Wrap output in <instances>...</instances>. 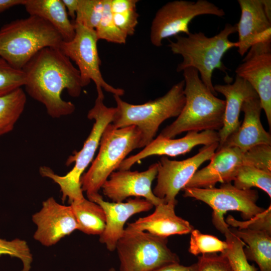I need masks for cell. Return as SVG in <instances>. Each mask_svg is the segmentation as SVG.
Returning a JSON list of instances; mask_svg holds the SVG:
<instances>
[{
	"instance_id": "23",
	"label": "cell",
	"mask_w": 271,
	"mask_h": 271,
	"mask_svg": "<svg viewBox=\"0 0 271 271\" xmlns=\"http://www.w3.org/2000/svg\"><path fill=\"white\" fill-rule=\"evenodd\" d=\"M30 16L38 17L49 23L68 42L75 35V26L69 18L62 0H26L23 5Z\"/></svg>"
},
{
	"instance_id": "30",
	"label": "cell",
	"mask_w": 271,
	"mask_h": 271,
	"mask_svg": "<svg viewBox=\"0 0 271 271\" xmlns=\"http://www.w3.org/2000/svg\"><path fill=\"white\" fill-rule=\"evenodd\" d=\"M228 247L226 241L215 236L202 233L198 229L191 232L189 252L194 255L224 252Z\"/></svg>"
},
{
	"instance_id": "34",
	"label": "cell",
	"mask_w": 271,
	"mask_h": 271,
	"mask_svg": "<svg viewBox=\"0 0 271 271\" xmlns=\"http://www.w3.org/2000/svg\"><path fill=\"white\" fill-rule=\"evenodd\" d=\"M225 221L229 226L234 228L263 230L271 233L270 205L263 212L249 220L240 221L229 215Z\"/></svg>"
},
{
	"instance_id": "10",
	"label": "cell",
	"mask_w": 271,
	"mask_h": 271,
	"mask_svg": "<svg viewBox=\"0 0 271 271\" xmlns=\"http://www.w3.org/2000/svg\"><path fill=\"white\" fill-rule=\"evenodd\" d=\"M204 15L222 17L225 13L206 0L168 2L158 10L152 22L150 35L151 43L159 47L165 39L180 33L189 35L191 33L189 28L190 22L196 17Z\"/></svg>"
},
{
	"instance_id": "9",
	"label": "cell",
	"mask_w": 271,
	"mask_h": 271,
	"mask_svg": "<svg viewBox=\"0 0 271 271\" xmlns=\"http://www.w3.org/2000/svg\"><path fill=\"white\" fill-rule=\"evenodd\" d=\"M182 190L184 197L202 201L212 209L213 224L222 233L229 227L224 218L227 211H238L243 220H247L265 210L256 204L258 198L257 191L239 189L231 182L222 183L219 188L185 187Z\"/></svg>"
},
{
	"instance_id": "5",
	"label": "cell",
	"mask_w": 271,
	"mask_h": 271,
	"mask_svg": "<svg viewBox=\"0 0 271 271\" xmlns=\"http://www.w3.org/2000/svg\"><path fill=\"white\" fill-rule=\"evenodd\" d=\"M184 86L182 80L163 96L141 104H130L114 95L116 106L111 123L116 128L136 126L141 133V148H144L154 140L163 122L181 112L185 103Z\"/></svg>"
},
{
	"instance_id": "26",
	"label": "cell",
	"mask_w": 271,
	"mask_h": 271,
	"mask_svg": "<svg viewBox=\"0 0 271 271\" xmlns=\"http://www.w3.org/2000/svg\"><path fill=\"white\" fill-rule=\"evenodd\" d=\"M26 101V95L22 87L0 95V137L13 129Z\"/></svg>"
},
{
	"instance_id": "40",
	"label": "cell",
	"mask_w": 271,
	"mask_h": 271,
	"mask_svg": "<svg viewBox=\"0 0 271 271\" xmlns=\"http://www.w3.org/2000/svg\"><path fill=\"white\" fill-rule=\"evenodd\" d=\"M62 1L66 9L68 16L74 20L78 7L79 0Z\"/></svg>"
},
{
	"instance_id": "3",
	"label": "cell",
	"mask_w": 271,
	"mask_h": 271,
	"mask_svg": "<svg viewBox=\"0 0 271 271\" xmlns=\"http://www.w3.org/2000/svg\"><path fill=\"white\" fill-rule=\"evenodd\" d=\"M236 32V25L227 23L222 30L211 37H207L201 32L190 33L186 36H175V41L169 40L168 47L174 54L183 58L177 67V72H182L189 67L196 69L203 83L217 95L212 83L213 73L216 69L226 72L227 68L222 60L227 51L238 47L237 41L232 42L229 39V37Z\"/></svg>"
},
{
	"instance_id": "16",
	"label": "cell",
	"mask_w": 271,
	"mask_h": 271,
	"mask_svg": "<svg viewBox=\"0 0 271 271\" xmlns=\"http://www.w3.org/2000/svg\"><path fill=\"white\" fill-rule=\"evenodd\" d=\"M210 161L207 166L195 172L185 187L207 189L215 187L218 182H231L239 167L246 165L245 151L222 147L216 150Z\"/></svg>"
},
{
	"instance_id": "18",
	"label": "cell",
	"mask_w": 271,
	"mask_h": 271,
	"mask_svg": "<svg viewBox=\"0 0 271 271\" xmlns=\"http://www.w3.org/2000/svg\"><path fill=\"white\" fill-rule=\"evenodd\" d=\"M219 141L218 131L214 130L188 131L185 136L177 139H166L158 136L141 152L125 158L117 170H129L137 162L151 156L176 157L190 152L198 145L209 146L219 143Z\"/></svg>"
},
{
	"instance_id": "15",
	"label": "cell",
	"mask_w": 271,
	"mask_h": 271,
	"mask_svg": "<svg viewBox=\"0 0 271 271\" xmlns=\"http://www.w3.org/2000/svg\"><path fill=\"white\" fill-rule=\"evenodd\" d=\"M32 220L37 226L34 238L46 246L55 244L78 228L71 205L60 204L52 197L43 202Z\"/></svg>"
},
{
	"instance_id": "27",
	"label": "cell",
	"mask_w": 271,
	"mask_h": 271,
	"mask_svg": "<svg viewBox=\"0 0 271 271\" xmlns=\"http://www.w3.org/2000/svg\"><path fill=\"white\" fill-rule=\"evenodd\" d=\"M233 185L241 190L257 187L271 197V172L244 165L239 167L233 180Z\"/></svg>"
},
{
	"instance_id": "19",
	"label": "cell",
	"mask_w": 271,
	"mask_h": 271,
	"mask_svg": "<svg viewBox=\"0 0 271 271\" xmlns=\"http://www.w3.org/2000/svg\"><path fill=\"white\" fill-rule=\"evenodd\" d=\"M241 15L235 24L238 34L237 52L243 56L254 44L271 40V19L262 0H238Z\"/></svg>"
},
{
	"instance_id": "33",
	"label": "cell",
	"mask_w": 271,
	"mask_h": 271,
	"mask_svg": "<svg viewBox=\"0 0 271 271\" xmlns=\"http://www.w3.org/2000/svg\"><path fill=\"white\" fill-rule=\"evenodd\" d=\"M25 74L0 58V95L5 94L24 86Z\"/></svg>"
},
{
	"instance_id": "11",
	"label": "cell",
	"mask_w": 271,
	"mask_h": 271,
	"mask_svg": "<svg viewBox=\"0 0 271 271\" xmlns=\"http://www.w3.org/2000/svg\"><path fill=\"white\" fill-rule=\"evenodd\" d=\"M74 25V37L70 41H62L59 48L77 66L83 87L92 81L97 93L103 92L104 89L113 95L122 96L124 93L123 89L114 87L102 76L100 68L101 62L97 49L98 39L95 31L81 25Z\"/></svg>"
},
{
	"instance_id": "42",
	"label": "cell",
	"mask_w": 271,
	"mask_h": 271,
	"mask_svg": "<svg viewBox=\"0 0 271 271\" xmlns=\"http://www.w3.org/2000/svg\"><path fill=\"white\" fill-rule=\"evenodd\" d=\"M265 11L269 19H271V1L270 0H262Z\"/></svg>"
},
{
	"instance_id": "7",
	"label": "cell",
	"mask_w": 271,
	"mask_h": 271,
	"mask_svg": "<svg viewBox=\"0 0 271 271\" xmlns=\"http://www.w3.org/2000/svg\"><path fill=\"white\" fill-rule=\"evenodd\" d=\"M142 137L134 125L116 128L109 123L104 129L99 150L87 172L82 175L80 183L87 197L98 193L110 175L132 151L141 148Z\"/></svg>"
},
{
	"instance_id": "20",
	"label": "cell",
	"mask_w": 271,
	"mask_h": 271,
	"mask_svg": "<svg viewBox=\"0 0 271 271\" xmlns=\"http://www.w3.org/2000/svg\"><path fill=\"white\" fill-rule=\"evenodd\" d=\"M262 109L258 96L244 101L241 109L244 113L242 122L221 147H236L246 151L259 145H271L270 133L264 129L260 121Z\"/></svg>"
},
{
	"instance_id": "8",
	"label": "cell",
	"mask_w": 271,
	"mask_h": 271,
	"mask_svg": "<svg viewBox=\"0 0 271 271\" xmlns=\"http://www.w3.org/2000/svg\"><path fill=\"white\" fill-rule=\"evenodd\" d=\"M167 238L147 232L124 228L115 249L120 271H152L174 263H180L178 256L167 246Z\"/></svg>"
},
{
	"instance_id": "13",
	"label": "cell",
	"mask_w": 271,
	"mask_h": 271,
	"mask_svg": "<svg viewBox=\"0 0 271 271\" xmlns=\"http://www.w3.org/2000/svg\"><path fill=\"white\" fill-rule=\"evenodd\" d=\"M257 93L270 128L271 40L253 45L235 70Z\"/></svg>"
},
{
	"instance_id": "39",
	"label": "cell",
	"mask_w": 271,
	"mask_h": 271,
	"mask_svg": "<svg viewBox=\"0 0 271 271\" xmlns=\"http://www.w3.org/2000/svg\"><path fill=\"white\" fill-rule=\"evenodd\" d=\"M197 263L185 266L180 263H174L164 265L152 271H196Z\"/></svg>"
},
{
	"instance_id": "24",
	"label": "cell",
	"mask_w": 271,
	"mask_h": 271,
	"mask_svg": "<svg viewBox=\"0 0 271 271\" xmlns=\"http://www.w3.org/2000/svg\"><path fill=\"white\" fill-rule=\"evenodd\" d=\"M247 246L244 249L247 259L255 261L259 271H271V233L250 229L230 228Z\"/></svg>"
},
{
	"instance_id": "38",
	"label": "cell",
	"mask_w": 271,
	"mask_h": 271,
	"mask_svg": "<svg viewBox=\"0 0 271 271\" xmlns=\"http://www.w3.org/2000/svg\"><path fill=\"white\" fill-rule=\"evenodd\" d=\"M137 0H110L112 13H118L125 11L137 9Z\"/></svg>"
},
{
	"instance_id": "21",
	"label": "cell",
	"mask_w": 271,
	"mask_h": 271,
	"mask_svg": "<svg viewBox=\"0 0 271 271\" xmlns=\"http://www.w3.org/2000/svg\"><path fill=\"white\" fill-rule=\"evenodd\" d=\"M176 205L171 203L160 204L155 206L153 213L128 223L127 228L146 231L155 236L166 238L172 235L191 233L194 229L193 226L189 221L176 214Z\"/></svg>"
},
{
	"instance_id": "17",
	"label": "cell",
	"mask_w": 271,
	"mask_h": 271,
	"mask_svg": "<svg viewBox=\"0 0 271 271\" xmlns=\"http://www.w3.org/2000/svg\"><path fill=\"white\" fill-rule=\"evenodd\" d=\"M88 199L99 205L105 212L106 225L99 235V241L110 251L115 249L128 219L136 214L148 211L154 206L149 201L140 197L129 198L125 202H109L104 201L98 193L88 197Z\"/></svg>"
},
{
	"instance_id": "35",
	"label": "cell",
	"mask_w": 271,
	"mask_h": 271,
	"mask_svg": "<svg viewBox=\"0 0 271 271\" xmlns=\"http://www.w3.org/2000/svg\"><path fill=\"white\" fill-rule=\"evenodd\" d=\"M196 271H233L226 257L217 253L202 254L198 257Z\"/></svg>"
},
{
	"instance_id": "12",
	"label": "cell",
	"mask_w": 271,
	"mask_h": 271,
	"mask_svg": "<svg viewBox=\"0 0 271 271\" xmlns=\"http://www.w3.org/2000/svg\"><path fill=\"white\" fill-rule=\"evenodd\" d=\"M219 143L205 146L195 156L182 161L171 160L163 156L158 162L157 182L153 190L154 195L165 203L177 204L176 197L199 167L210 160L216 152Z\"/></svg>"
},
{
	"instance_id": "37",
	"label": "cell",
	"mask_w": 271,
	"mask_h": 271,
	"mask_svg": "<svg viewBox=\"0 0 271 271\" xmlns=\"http://www.w3.org/2000/svg\"><path fill=\"white\" fill-rule=\"evenodd\" d=\"M116 26L127 36L134 34L138 24L139 15L137 9L125 11L118 13H112Z\"/></svg>"
},
{
	"instance_id": "22",
	"label": "cell",
	"mask_w": 271,
	"mask_h": 271,
	"mask_svg": "<svg viewBox=\"0 0 271 271\" xmlns=\"http://www.w3.org/2000/svg\"><path fill=\"white\" fill-rule=\"evenodd\" d=\"M214 88L217 93L222 94L225 98L223 125L218 131L219 148L240 126L239 116L243 102L248 98L258 96L248 82L237 75L232 84H216Z\"/></svg>"
},
{
	"instance_id": "29",
	"label": "cell",
	"mask_w": 271,
	"mask_h": 271,
	"mask_svg": "<svg viewBox=\"0 0 271 271\" xmlns=\"http://www.w3.org/2000/svg\"><path fill=\"white\" fill-rule=\"evenodd\" d=\"M98 40L118 44H125L127 37L116 26L110 9V0H103L100 21L95 30Z\"/></svg>"
},
{
	"instance_id": "4",
	"label": "cell",
	"mask_w": 271,
	"mask_h": 271,
	"mask_svg": "<svg viewBox=\"0 0 271 271\" xmlns=\"http://www.w3.org/2000/svg\"><path fill=\"white\" fill-rule=\"evenodd\" d=\"M63 40L47 22L35 16L17 19L0 28V58L22 70L41 49L60 48Z\"/></svg>"
},
{
	"instance_id": "6",
	"label": "cell",
	"mask_w": 271,
	"mask_h": 271,
	"mask_svg": "<svg viewBox=\"0 0 271 271\" xmlns=\"http://www.w3.org/2000/svg\"><path fill=\"white\" fill-rule=\"evenodd\" d=\"M104 99L103 93L97 94L93 106L88 111V118L94 122L82 148L78 152H74L66 163L67 165L75 163L71 170L64 176H60L48 167L42 166L39 169L42 177L51 179L59 186L63 202L66 198L70 204L85 198L81 189V178L92 161L102 133L107 125L112 122L115 112V107L106 106Z\"/></svg>"
},
{
	"instance_id": "36",
	"label": "cell",
	"mask_w": 271,
	"mask_h": 271,
	"mask_svg": "<svg viewBox=\"0 0 271 271\" xmlns=\"http://www.w3.org/2000/svg\"><path fill=\"white\" fill-rule=\"evenodd\" d=\"M249 165L271 172V146L259 145L246 151Z\"/></svg>"
},
{
	"instance_id": "14",
	"label": "cell",
	"mask_w": 271,
	"mask_h": 271,
	"mask_svg": "<svg viewBox=\"0 0 271 271\" xmlns=\"http://www.w3.org/2000/svg\"><path fill=\"white\" fill-rule=\"evenodd\" d=\"M158 166V163L153 164L142 172L129 170L113 172L101 187L103 194L113 202H121L129 197H143L155 206L165 203L152 190Z\"/></svg>"
},
{
	"instance_id": "31",
	"label": "cell",
	"mask_w": 271,
	"mask_h": 271,
	"mask_svg": "<svg viewBox=\"0 0 271 271\" xmlns=\"http://www.w3.org/2000/svg\"><path fill=\"white\" fill-rule=\"evenodd\" d=\"M103 0H79L74 24L95 30L101 18Z\"/></svg>"
},
{
	"instance_id": "32",
	"label": "cell",
	"mask_w": 271,
	"mask_h": 271,
	"mask_svg": "<svg viewBox=\"0 0 271 271\" xmlns=\"http://www.w3.org/2000/svg\"><path fill=\"white\" fill-rule=\"evenodd\" d=\"M2 255H9L19 258L23 263L22 271L30 270L33 256L25 240L16 238L8 241L0 238V256Z\"/></svg>"
},
{
	"instance_id": "2",
	"label": "cell",
	"mask_w": 271,
	"mask_h": 271,
	"mask_svg": "<svg viewBox=\"0 0 271 271\" xmlns=\"http://www.w3.org/2000/svg\"><path fill=\"white\" fill-rule=\"evenodd\" d=\"M182 72L185 105L177 119L158 137L174 139L185 131H219L223 125L225 101L217 97L206 87L196 69L189 67Z\"/></svg>"
},
{
	"instance_id": "25",
	"label": "cell",
	"mask_w": 271,
	"mask_h": 271,
	"mask_svg": "<svg viewBox=\"0 0 271 271\" xmlns=\"http://www.w3.org/2000/svg\"><path fill=\"white\" fill-rule=\"evenodd\" d=\"M77 221L78 230L91 235H101L106 225V216L96 203L84 198L70 204Z\"/></svg>"
},
{
	"instance_id": "28",
	"label": "cell",
	"mask_w": 271,
	"mask_h": 271,
	"mask_svg": "<svg viewBox=\"0 0 271 271\" xmlns=\"http://www.w3.org/2000/svg\"><path fill=\"white\" fill-rule=\"evenodd\" d=\"M223 234L228 244L227 248L223 252L233 271H257V269L249 263L244 251L247 245L229 229Z\"/></svg>"
},
{
	"instance_id": "43",
	"label": "cell",
	"mask_w": 271,
	"mask_h": 271,
	"mask_svg": "<svg viewBox=\"0 0 271 271\" xmlns=\"http://www.w3.org/2000/svg\"><path fill=\"white\" fill-rule=\"evenodd\" d=\"M108 271H116V270H115V269L114 268L111 267V268H109Z\"/></svg>"
},
{
	"instance_id": "41",
	"label": "cell",
	"mask_w": 271,
	"mask_h": 271,
	"mask_svg": "<svg viewBox=\"0 0 271 271\" xmlns=\"http://www.w3.org/2000/svg\"><path fill=\"white\" fill-rule=\"evenodd\" d=\"M26 0H0V13L18 5H24Z\"/></svg>"
},
{
	"instance_id": "1",
	"label": "cell",
	"mask_w": 271,
	"mask_h": 271,
	"mask_svg": "<svg viewBox=\"0 0 271 271\" xmlns=\"http://www.w3.org/2000/svg\"><path fill=\"white\" fill-rule=\"evenodd\" d=\"M22 70L26 92L44 105L49 115L58 118L74 112L75 105L64 100L61 94L66 90L69 95L77 97L83 86L77 68L60 48L41 49Z\"/></svg>"
}]
</instances>
